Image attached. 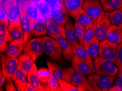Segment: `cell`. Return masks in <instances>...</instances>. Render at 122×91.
Returning <instances> with one entry per match:
<instances>
[{
    "instance_id": "cell-50",
    "label": "cell",
    "mask_w": 122,
    "mask_h": 91,
    "mask_svg": "<svg viewBox=\"0 0 122 91\" xmlns=\"http://www.w3.org/2000/svg\"><path fill=\"white\" fill-rule=\"evenodd\" d=\"M97 1H100V0H97Z\"/></svg>"
},
{
    "instance_id": "cell-1",
    "label": "cell",
    "mask_w": 122,
    "mask_h": 91,
    "mask_svg": "<svg viewBox=\"0 0 122 91\" xmlns=\"http://www.w3.org/2000/svg\"><path fill=\"white\" fill-rule=\"evenodd\" d=\"M42 39L44 53L51 60L63 64L62 50L58 42L51 37H44Z\"/></svg>"
},
{
    "instance_id": "cell-7",
    "label": "cell",
    "mask_w": 122,
    "mask_h": 91,
    "mask_svg": "<svg viewBox=\"0 0 122 91\" xmlns=\"http://www.w3.org/2000/svg\"><path fill=\"white\" fill-rule=\"evenodd\" d=\"M24 50L25 53L30 56L34 61L39 57L42 56L44 52L42 37L32 39L27 43Z\"/></svg>"
},
{
    "instance_id": "cell-33",
    "label": "cell",
    "mask_w": 122,
    "mask_h": 91,
    "mask_svg": "<svg viewBox=\"0 0 122 91\" xmlns=\"http://www.w3.org/2000/svg\"><path fill=\"white\" fill-rule=\"evenodd\" d=\"M110 20L112 25H119L122 24V11L117 9L110 13Z\"/></svg>"
},
{
    "instance_id": "cell-49",
    "label": "cell",
    "mask_w": 122,
    "mask_h": 91,
    "mask_svg": "<svg viewBox=\"0 0 122 91\" xmlns=\"http://www.w3.org/2000/svg\"><path fill=\"white\" fill-rule=\"evenodd\" d=\"M119 9L121 10H122V4H121V7H120V8H119Z\"/></svg>"
},
{
    "instance_id": "cell-25",
    "label": "cell",
    "mask_w": 122,
    "mask_h": 91,
    "mask_svg": "<svg viewBox=\"0 0 122 91\" xmlns=\"http://www.w3.org/2000/svg\"><path fill=\"white\" fill-rule=\"evenodd\" d=\"M39 10H38L37 3L34 2L30 1L29 5L28 12H27V16L29 21L31 30L33 33V36H34V26L35 21L37 18Z\"/></svg>"
},
{
    "instance_id": "cell-41",
    "label": "cell",
    "mask_w": 122,
    "mask_h": 91,
    "mask_svg": "<svg viewBox=\"0 0 122 91\" xmlns=\"http://www.w3.org/2000/svg\"><path fill=\"white\" fill-rule=\"evenodd\" d=\"M12 79H7L5 85V89L6 91H16L17 89L12 82Z\"/></svg>"
},
{
    "instance_id": "cell-10",
    "label": "cell",
    "mask_w": 122,
    "mask_h": 91,
    "mask_svg": "<svg viewBox=\"0 0 122 91\" xmlns=\"http://www.w3.org/2000/svg\"><path fill=\"white\" fill-rule=\"evenodd\" d=\"M118 44L105 39L100 43L99 57L108 59L115 63Z\"/></svg>"
},
{
    "instance_id": "cell-42",
    "label": "cell",
    "mask_w": 122,
    "mask_h": 91,
    "mask_svg": "<svg viewBox=\"0 0 122 91\" xmlns=\"http://www.w3.org/2000/svg\"><path fill=\"white\" fill-rule=\"evenodd\" d=\"M8 48L9 45L7 42L0 38V51H1V53H5V52H7L8 49Z\"/></svg>"
},
{
    "instance_id": "cell-36",
    "label": "cell",
    "mask_w": 122,
    "mask_h": 91,
    "mask_svg": "<svg viewBox=\"0 0 122 91\" xmlns=\"http://www.w3.org/2000/svg\"><path fill=\"white\" fill-rule=\"evenodd\" d=\"M60 91H78V88L65 79H61L59 81Z\"/></svg>"
},
{
    "instance_id": "cell-13",
    "label": "cell",
    "mask_w": 122,
    "mask_h": 91,
    "mask_svg": "<svg viewBox=\"0 0 122 91\" xmlns=\"http://www.w3.org/2000/svg\"><path fill=\"white\" fill-rule=\"evenodd\" d=\"M64 78L66 81L77 87L88 81L84 75L76 71L72 68H67L64 70Z\"/></svg>"
},
{
    "instance_id": "cell-39",
    "label": "cell",
    "mask_w": 122,
    "mask_h": 91,
    "mask_svg": "<svg viewBox=\"0 0 122 91\" xmlns=\"http://www.w3.org/2000/svg\"><path fill=\"white\" fill-rule=\"evenodd\" d=\"M115 64L119 70H122V43L118 44Z\"/></svg>"
},
{
    "instance_id": "cell-4",
    "label": "cell",
    "mask_w": 122,
    "mask_h": 91,
    "mask_svg": "<svg viewBox=\"0 0 122 91\" xmlns=\"http://www.w3.org/2000/svg\"><path fill=\"white\" fill-rule=\"evenodd\" d=\"M115 79V77L94 73L90 74L88 79L92 83L95 91H107L111 87Z\"/></svg>"
},
{
    "instance_id": "cell-26",
    "label": "cell",
    "mask_w": 122,
    "mask_h": 91,
    "mask_svg": "<svg viewBox=\"0 0 122 91\" xmlns=\"http://www.w3.org/2000/svg\"><path fill=\"white\" fill-rule=\"evenodd\" d=\"M72 51L74 56L78 58L86 61L91 64H93L92 57L89 54L84 46L78 44L75 47L72 48Z\"/></svg>"
},
{
    "instance_id": "cell-28",
    "label": "cell",
    "mask_w": 122,
    "mask_h": 91,
    "mask_svg": "<svg viewBox=\"0 0 122 91\" xmlns=\"http://www.w3.org/2000/svg\"><path fill=\"white\" fill-rule=\"evenodd\" d=\"M100 42L96 37L92 39L91 41L84 46L89 54L92 57V58L95 59L99 57Z\"/></svg>"
},
{
    "instance_id": "cell-31",
    "label": "cell",
    "mask_w": 122,
    "mask_h": 91,
    "mask_svg": "<svg viewBox=\"0 0 122 91\" xmlns=\"http://www.w3.org/2000/svg\"><path fill=\"white\" fill-rule=\"evenodd\" d=\"M96 25L97 23L93 22L92 24L85 27L84 36L82 44L83 46H86L88 43H89L94 37H95Z\"/></svg>"
},
{
    "instance_id": "cell-22",
    "label": "cell",
    "mask_w": 122,
    "mask_h": 91,
    "mask_svg": "<svg viewBox=\"0 0 122 91\" xmlns=\"http://www.w3.org/2000/svg\"><path fill=\"white\" fill-rule=\"evenodd\" d=\"M8 29L13 39L23 42L24 33L22 29L21 22H15L10 24Z\"/></svg>"
},
{
    "instance_id": "cell-8",
    "label": "cell",
    "mask_w": 122,
    "mask_h": 91,
    "mask_svg": "<svg viewBox=\"0 0 122 91\" xmlns=\"http://www.w3.org/2000/svg\"><path fill=\"white\" fill-rule=\"evenodd\" d=\"M1 6L7 12L10 24L20 21L18 0H3L1 1Z\"/></svg>"
},
{
    "instance_id": "cell-32",
    "label": "cell",
    "mask_w": 122,
    "mask_h": 91,
    "mask_svg": "<svg viewBox=\"0 0 122 91\" xmlns=\"http://www.w3.org/2000/svg\"><path fill=\"white\" fill-rule=\"evenodd\" d=\"M84 0H64L65 6L69 14L82 8Z\"/></svg>"
},
{
    "instance_id": "cell-51",
    "label": "cell",
    "mask_w": 122,
    "mask_h": 91,
    "mask_svg": "<svg viewBox=\"0 0 122 91\" xmlns=\"http://www.w3.org/2000/svg\"><path fill=\"white\" fill-rule=\"evenodd\" d=\"M3 1V0H1V1Z\"/></svg>"
},
{
    "instance_id": "cell-18",
    "label": "cell",
    "mask_w": 122,
    "mask_h": 91,
    "mask_svg": "<svg viewBox=\"0 0 122 91\" xmlns=\"http://www.w3.org/2000/svg\"><path fill=\"white\" fill-rule=\"evenodd\" d=\"M64 27L66 39L71 46L72 48H73L79 43L78 42V39L76 35L72 21L71 20H68Z\"/></svg>"
},
{
    "instance_id": "cell-23",
    "label": "cell",
    "mask_w": 122,
    "mask_h": 91,
    "mask_svg": "<svg viewBox=\"0 0 122 91\" xmlns=\"http://www.w3.org/2000/svg\"><path fill=\"white\" fill-rule=\"evenodd\" d=\"M34 63L35 61L30 57V56L25 53L19 57L18 68L21 69L24 73L27 75Z\"/></svg>"
},
{
    "instance_id": "cell-3",
    "label": "cell",
    "mask_w": 122,
    "mask_h": 91,
    "mask_svg": "<svg viewBox=\"0 0 122 91\" xmlns=\"http://www.w3.org/2000/svg\"><path fill=\"white\" fill-rule=\"evenodd\" d=\"M96 73L100 75L116 77L119 72L116 64L108 59L98 57L94 60Z\"/></svg>"
},
{
    "instance_id": "cell-35",
    "label": "cell",
    "mask_w": 122,
    "mask_h": 91,
    "mask_svg": "<svg viewBox=\"0 0 122 91\" xmlns=\"http://www.w3.org/2000/svg\"><path fill=\"white\" fill-rule=\"evenodd\" d=\"M74 29H75V33L77 38L78 39L79 42L80 43L81 45H82L84 36L85 26L75 21V24H74Z\"/></svg>"
},
{
    "instance_id": "cell-48",
    "label": "cell",
    "mask_w": 122,
    "mask_h": 91,
    "mask_svg": "<svg viewBox=\"0 0 122 91\" xmlns=\"http://www.w3.org/2000/svg\"><path fill=\"white\" fill-rule=\"evenodd\" d=\"M118 26H119V29H121V31H122V24H121V25H118Z\"/></svg>"
},
{
    "instance_id": "cell-30",
    "label": "cell",
    "mask_w": 122,
    "mask_h": 91,
    "mask_svg": "<svg viewBox=\"0 0 122 91\" xmlns=\"http://www.w3.org/2000/svg\"><path fill=\"white\" fill-rule=\"evenodd\" d=\"M103 10L110 12L117 9H119L122 0H100Z\"/></svg>"
},
{
    "instance_id": "cell-6",
    "label": "cell",
    "mask_w": 122,
    "mask_h": 91,
    "mask_svg": "<svg viewBox=\"0 0 122 91\" xmlns=\"http://www.w3.org/2000/svg\"><path fill=\"white\" fill-rule=\"evenodd\" d=\"M19 59L4 54L1 59V70L7 79H12L18 69Z\"/></svg>"
},
{
    "instance_id": "cell-27",
    "label": "cell",
    "mask_w": 122,
    "mask_h": 91,
    "mask_svg": "<svg viewBox=\"0 0 122 91\" xmlns=\"http://www.w3.org/2000/svg\"><path fill=\"white\" fill-rule=\"evenodd\" d=\"M48 67L51 73L54 76L58 81L61 79H65L64 78V70L59 66L56 62L47 60Z\"/></svg>"
},
{
    "instance_id": "cell-11",
    "label": "cell",
    "mask_w": 122,
    "mask_h": 91,
    "mask_svg": "<svg viewBox=\"0 0 122 91\" xmlns=\"http://www.w3.org/2000/svg\"><path fill=\"white\" fill-rule=\"evenodd\" d=\"M82 8L96 23L100 15L104 12L100 2L97 0H84Z\"/></svg>"
},
{
    "instance_id": "cell-19",
    "label": "cell",
    "mask_w": 122,
    "mask_h": 91,
    "mask_svg": "<svg viewBox=\"0 0 122 91\" xmlns=\"http://www.w3.org/2000/svg\"><path fill=\"white\" fill-rule=\"evenodd\" d=\"M26 76L21 69L20 68L17 69L15 73L12 77V80L14 82L17 91H25L27 85Z\"/></svg>"
},
{
    "instance_id": "cell-20",
    "label": "cell",
    "mask_w": 122,
    "mask_h": 91,
    "mask_svg": "<svg viewBox=\"0 0 122 91\" xmlns=\"http://www.w3.org/2000/svg\"><path fill=\"white\" fill-rule=\"evenodd\" d=\"M47 20L39 12L34 26V33L35 36H45L47 33Z\"/></svg>"
},
{
    "instance_id": "cell-37",
    "label": "cell",
    "mask_w": 122,
    "mask_h": 91,
    "mask_svg": "<svg viewBox=\"0 0 122 91\" xmlns=\"http://www.w3.org/2000/svg\"><path fill=\"white\" fill-rule=\"evenodd\" d=\"M0 38L7 42H11L13 40L8 31V26L3 24H0Z\"/></svg>"
},
{
    "instance_id": "cell-17",
    "label": "cell",
    "mask_w": 122,
    "mask_h": 91,
    "mask_svg": "<svg viewBox=\"0 0 122 91\" xmlns=\"http://www.w3.org/2000/svg\"><path fill=\"white\" fill-rule=\"evenodd\" d=\"M75 21L84 26H86L93 23L92 18L86 13V12L83 8L78 9L75 12L70 14Z\"/></svg>"
},
{
    "instance_id": "cell-38",
    "label": "cell",
    "mask_w": 122,
    "mask_h": 91,
    "mask_svg": "<svg viewBox=\"0 0 122 91\" xmlns=\"http://www.w3.org/2000/svg\"><path fill=\"white\" fill-rule=\"evenodd\" d=\"M59 81L51 73L50 74L48 80V86L50 91H60V88L59 86Z\"/></svg>"
},
{
    "instance_id": "cell-46",
    "label": "cell",
    "mask_w": 122,
    "mask_h": 91,
    "mask_svg": "<svg viewBox=\"0 0 122 91\" xmlns=\"http://www.w3.org/2000/svg\"><path fill=\"white\" fill-rule=\"evenodd\" d=\"M46 2L48 3V4L51 5V6L53 8V7L56 4V3L57 2V1L58 0H44Z\"/></svg>"
},
{
    "instance_id": "cell-9",
    "label": "cell",
    "mask_w": 122,
    "mask_h": 91,
    "mask_svg": "<svg viewBox=\"0 0 122 91\" xmlns=\"http://www.w3.org/2000/svg\"><path fill=\"white\" fill-rule=\"evenodd\" d=\"M69 14L63 1L58 0L53 8V20L64 27L69 20Z\"/></svg>"
},
{
    "instance_id": "cell-40",
    "label": "cell",
    "mask_w": 122,
    "mask_h": 91,
    "mask_svg": "<svg viewBox=\"0 0 122 91\" xmlns=\"http://www.w3.org/2000/svg\"><path fill=\"white\" fill-rule=\"evenodd\" d=\"M0 12H1V17H0V23L3 24L7 26H8L10 24L9 19L7 12H5V9L2 7L1 6L0 8Z\"/></svg>"
},
{
    "instance_id": "cell-21",
    "label": "cell",
    "mask_w": 122,
    "mask_h": 91,
    "mask_svg": "<svg viewBox=\"0 0 122 91\" xmlns=\"http://www.w3.org/2000/svg\"><path fill=\"white\" fill-rule=\"evenodd\" d=\"M106 39L117 44L122 43V32L118 26L111 25L107 33Z\"/></svg>"
},
{
    "instance_id": "cell-16",
    "label": "cell",
    "mask_w": 122,
    "mask_h": 91,
    "mask_svg": "<svg viewBox=\"0 0 122 91\" xmlns=\"http://www.w3.org/2000/svg\"><path fill=\"white\" fill-rule=\"evenodd\" d=\"M55 39L58 42L61 46L64 58L67 62L71 61L72 57L74 56V54L72 51V48L66 39V36L60 35V36L57 37Z\"/></svg>"
},
{
    "instance_id": "cell-43",
    "label": "cell",
    "mask_w": 122,
    "mask_h": 91,
    "mask_svg": "<svg viewBox=\"0 0 122 91\" xmlns=\"http://www.w3.org/2000/svg\"><path fill=\"white\" fill-rule=\"evenodd\" d=\"M6 79V77L3 75L2 73V70H1V75H0V86H1V87H2L4 85L5 80Z\"/></svg>"
},
{
    "instance_id": "cell-44",
    "label": "cell",
    "mask_w": 122,
    "mask_h": 91,
    "mask_svg": "<svg viewBox=\"0 0 122 91\" xmlns=\"http://www.w3.org/2000/svg\"><path fill=\"white\" fill-rule=\"evenodd\" d=\"M108 91H122V87L113 85V86L110 87Z\"/></svg>"
},
{
    "instance_id": "cell-52",
    "label": "cell",
    "mask_w": 122,
    "mask_h": 91,
    "mask_svg": "<svg viewBox=\"0 0 122 91\" xmlns=\"http://www.w3.org/2000/svg\"></svg>"
},
{
    "instance_id": "cell-15",
    "label": "cell",
    "mask_w": 122,
    "mask_h": 91,
    "mask_svg": "<svg viewBox=\"0 0 122 91\" xmlns=\"http://www.w3.org/2000/svg\"><path fill=\"white\" fill-rule=\"evenodd\" d=\"M47 32L49 37L55 39L60 35L65 36V27L51 19L47 21Z\"/></svg>"
},
{
    "instance_id": "cell-14",
    "label": "cell",
    "mask_w": 122,
    "mask_h": 91,
    "mask_svg": "<svg viewBox=\"0 0 122 91\" xmlns=\"http://www.w3.org/2000/svg\"><path fill=\"white\" fill-rule=\"evenodd\" d=\"M27 81L37 91H50L49 86H43L41 83L38 77V70L35 63L33 64L32 68L27 75Z\"/></svg>"
},
{
    "instance_id": "cell-2",
    "label": "cell",
    "mask_w": 122,
    "mask_h": 91,
    "mask_svg": "<svg viewBox=\"0 0 122 91\" xmlns=\"http://www.w3.org/2000/svg\"><path fill=\"white\" fill-rule=\"evenodd\" d=\"M30 0H18V6L20 12V22L24 33L23 45L25 46L27 43L30 41L31 37L33 36V33L31 30L30 24L27 12Z\"/></svg>"
},
{
    "instance_id": "cell-5",
    "label": "cell",
    "mask_w": 122,
    "mask_h": 91,
    "mask_svg": "<svg viewBox=\"0 0 122 91\" xmlns=\"http://www.w3.org/2000/svg\"><path fill=\"white\" fill-rule=\"evenodd\" d=\"M110 12H103L97 19L96 25L95 37L100 42L106 39V34L111 26L110 20Z\"/></svg>"
},
{
    "instance_id": "cell-29",
    "label": "cell",
    "mask_w": 122,
    "mask_h": 91,
    "mask_svg": "<svg viewBox=\"0 0 122 91\" xmlns=\"http://www.w3.org/2000/svg\"><path fill=\"white\" fill-rule=\"evenodd\" d=\"M38 10L40 13L47 20H53V8L44 0H41L37 3Z\"/></svg>"
},
{
    "instance_id": "cell-34",
    "label": "cell",
    "mask_w": 122,
    "mask_h": 91,
    "mask_svg": "<svg viewBox=\"0 0 122 91\" xmlns=\"http://www.w3.org/2000/svg\"><path fill=\"white\" fill-rule=\"evenodd\" d=\"M50 71L49 69L41 68L38 70V77L40 81L43 86H48V80L50 76Z\"/></svg>"
},
{
    "instance_id": "cell-12",
    "label": "cell",
    "mask_w": 122,
    "mask_h": 91,
    "mask_svg": "<svg viewBox=\"0 0 122 91\" xmlns=\"http://www.w3.org/2000/svg\"><path fill=\"white\" fill-rule=\"evenodd\" d=\"M71 67L74 70L84 75L96 73L95 66L86 61L74 56L71 60Z\"/></svg>"
},
{
    "instance_id": "cell-24",
    "label": "cell",
    "mask_w": 122,
    "mask_h": 91,
    "mask_svg": "<svg viewBox=\"0 0 122 91\" xmlns=\"http://www.w3.org/2000/svg\"><path fill=\"white\" fill-rule=\"evenodd\" d=\"M24 48V46L23 45V42L13 40L9 45L6 54L10 57L17 58L22 53Z\"/></svg>"
},
{
    "instance_id": "cell-47",
    "label": "cell",
    "mask_w": 122,
    "mask_h": 91,
    "mask_svg": "<svg viewBox=\"0 0 122 91\" xmlns=\"http://www.w3.org/2000/svg\"><path fill=\"white\" fill-rule=\"evenodd\" d=\"M30 1H32V2H36V3H38V2L41 1V0H30Z\"/></svg>"
},
{
    "instance_id": "cell-45",
    "label": "cell",
    "mask_w": 122,
    "mask_h": 91,
    "mask_svg": "<svg viewBox=\"0 0 122 91\" xmlns=\"http://www.w3.org/2000/svg\"><path fill=\"white\" fill-rule=\"evenodd\" d=\"M25 91H36V90L29 82L27 83Z\"/></svg>"
}]
</instances>
